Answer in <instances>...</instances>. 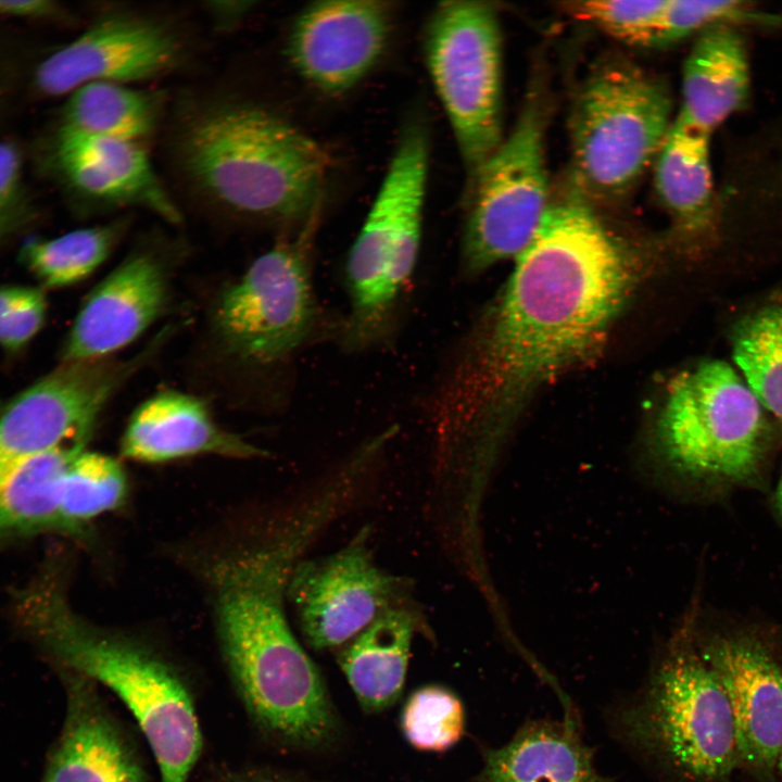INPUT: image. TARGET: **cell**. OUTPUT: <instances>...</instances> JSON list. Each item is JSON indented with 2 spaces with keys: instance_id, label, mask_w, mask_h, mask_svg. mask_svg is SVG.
Wrapping results in <instances>:
<instances>
[{
  "instance_id": "cell-1",
  "label": "cell",
  "mask_w": 782,
  "mask_h": 782,
  "mask_svg": "<svg viewBox=\"0 0 782 782\" xmlns=\"http://www.w3.org/2000/svg\"><path fill=\"white\" fill-rule=\"evenodd\" d=\"M632 278L625 251L585 203L548 206L434 392L437 454L478 462L530 392L597 351Z\"/></svg>"
},
{
  "instance_id": "cell-2",
  "label": "cell",
  "mask_w": 782,
  "mask_h": 782,
  "mask_svg": "<svg viewBox=\"0 0 782 782\" xmlns=\"http://www.w3.org/2000/svg\"><path fill=\"white\" fill-rule=\"evenodd\" d=\"M305 550L294 531L261 530L218 552L204 577L219 646L248 710L278 737L317 746L331 737L336 719L285 609L290 575Z\"/></svg>"
},
{
  "instance_id": "cell-3",
  "label": "cell",
  "mask_w": 782,
  "mask_h": 782,
  "mask_svg": "<svg viewBox=\"0 0 782 782\" xmlns=\"http://www.w3.org/2000/svg\"><path fill=\"white\" fill-rule=\"evenodd\" d=\"M178 153L185 172L210 199L247 216L290 219L319 209L329 156L272 111L224 102L182 125Z\"/></svg>"
},
{
  "instance_id": "cell-4",
  "label": "cell",
  "mask_w": 782,
  "mask_h": 782,
  "mask_svg": "<svg viewBox=\"0 0 782 782\" xmlns=\"http://www.w3.org/2000/svg\"><path fill=\"white\" fill-rule=\"evenodd\" d=\"M23 617L62 669L111 690L127 707L155 757L161 782H188L202 734L188 689L143 643L89 623L56 589L25 596Z\"/></svg>"
},
{
  "instance_id": "cell-5",
  "label": "cell",
  "mask_w": 782,
  "mask_h": 782,
  "mask_svg": "<svg viewBox=\"0 0 782 782\" xmlns=\"http://www.w3.org/2000/svg\"><path fill=\"white\" fill-rule=\"evenodd\" d=\"M618 741L660 782H720L739 762L727 694L711 668L676 652L611 712Z\"/></svg>"
},
{
  "instance_id": "cell-6",
  "label": "cell",
  "mask_w": 782,
  "mask_h": 782,
  "mask_svg": "<svg viewBox=\"0 0 782 782\" xmlns=\"http://www.w3.org/2000/svg\"><path fill=\"white\" fill-rule=\"evenodd\" d=\"M671 97L656 76L625 59L601 61L575 99L573 167L590 194L628 190L656 159L671 127Z\"/></svg>"
},
{
  "instance_id": "cell-7",
  "label": "cell",
  "mask_w": 782,
  "mask_h": 782,
  "mask_svg": "<svg viewBox=\"0 0 782 782\" xmlns=\"http://www.w3.org/2000/svg\"><path fill=\"white\" fill-rule=\"evenodd\" d=\"M428 140L419 124L404 129L387 175L346 263V338L365 344L381 332L414 270L421 237Z\"/></svg>"
},
{
  "instance_id": "cell-8",
  "label": "cell",
  "mask_w": 782,
  "mask_h": 782,
  "mask_svg": "<svg viewBox=\"0 0 782 782\" xmlns=\"http://www.w3.org/2000/svg\"><path fill=\"white\" fill-rule=\"evenodd\" d=\"M660 438L669 459L685 472L742 482L759 469L768 422L741 375L723 361L708 360L669 383Z\"/></svg>"
},
{
  "instance_id": "cell-9",
  "label": "cell",
  "mask_w": 782,
  "mask_h": 782,
  "mask_svg": "<svg viewBox=\"0 0 782 782\" xmlns=\"http://www.w3.org/2000/svg\"><path fill=\"white\" fill-rule=\"evenodd\" d=\"M424 48L470 181L503 141L502 38L495 10L481 1L441 3L427 23Z\"/></svg>"
},
{
  "instance_id": "cell-10",
  "label": "cell",
  "mask_w": 782,
  "mask_h": 782,
  "mask_svg": "<svg viewBox=\"0 0 782 782\" xmlns=\"http://www.w3.org/2000/svg\"><path fill=\"white\" fill-rule=\"evenodd\" d=\"M543 142L541 102L529 98L514 130L468 182L462 251L469 272L516 258L534 237L548 207Z\"/></svg>"
},
{
  "instance_id": "cell-11",
  "label": "cell",
  "mask_w": 782,
  "mask_h": 782,
  "mask_svg": "<svg viewBox=\"0 0 782 782\" xmlns=\"http://www.w3.org/2000/svg\"><path fill=\"white\" fill-rule=\"evenodd\" d=\"M317 212L295 239L277 242L219 294L211 324L227 355L266 365L289 355L307 336L314 304L306 247Z\"/></svg>"
},
{
  "instance_id": "cell-12",
  "label": "cell",
  "mask_w": 782,
  "mask_h": 782,
  "mask_svg": "<svg viewBox=\"0 0 782 782\" xmlns=\"http://www.w3.org/2000/svg\"><path fill=\"white\" fill-rule=\"evenodd\" d=\"M157 342L128 362H67L20 394L0 416V468L30 455L85 446L99 414Z\"/></svg>"
},
{
  "instance_id": "cell-13",
  "label": "cell",
  "mask_w": 782,
  "mask_h": 782,
  "mask_svg": "<svg viewBox=\"0 0 782 782\" xmlns=\"http://www.w3.org/2000/svg\"><path fill=\"white\" fill-rule=\"evenodd\" d=\"M399 591V579L376 565L365 528L330 555L301 559L290 575L287 597L306 643L328 649L350 642L400 605Z\"/></svg>"
},
{
  "instance_id": "cell-14",
  "label": "cell",
  "mask_w": 782,
  "mask_h": 782,
  "mask_svg": "<svg viewBox=\"0 0 782 782\" xmlns=\"http://www.w3.org/2000/svg\"><path fill=\"white\" fill-rule=\"evenodd\" d=\"M181 42L164 24L129 14L98 21L37 67L35 81L48 96L71 93L96 81L124 84L172 70Z\"/></svg>"
},
{
  "instance_id": "cell-15",
  "label": "cell",
  "mask_w": 782,
  "mask_h": 782,
  "mask_svg": "<svg viewBox=\"0 0 782 782\" xmlns=\"http://www.w3.org/2000/svg\"><path fill=\"white\" fill-rule=\"evenodd\" d=\"M389 3L371 0L316 2L297 17L287 43L295 71L327 92L358 83L382 55L391 31Z\"/></svg>"
},
{
  "instance_id": "cell-16",
  "label": "cell",
  "mask_w": 782,
  "mask_h": 782,
  "mask_svg": "<svg viewBox=\"0 0 782 782\" xmlns=\"http://www.w3.org/2000/svg\"><path fill=\"white\" fill-rule=\"evenodd\" d=\"M165 261L155 252L130 254L90 292L64 346V360L105 358L135 341L166 310Z\"/></svg>"
},
{
  "instance_id": "cell-17",
  "label": "cell",
  "mask_w": 782,
  "mask_h": 782,
  "mask_svg": "<svg viewBox=\"0 0 782 782\" xmlns=\"http://www.w3.org/2000/svg\"><path fill=\"white\" fill-rule=\"evenodd\" d=\"M704 661L730 703L739 760L770 771L782 753V667L759 643L739 638L710 644Z\"/></svg>"
},
{
  "instance_id": "cell-18",
  "label": "cell",
  "mask_w": 782,
  "mask_h": 782,
  "mask_svg": "<svg viewBox=\"0 0 782 782\" xmlns=\"http://www.w3.org/2000/svg\"><path fill=\"white\" fill-rule=\"evenodd\" d=\"M53 152L59 172L80 195L108 205H139L179 222L140 141L59 129Z\"/></svg>"
},
{
  "instance_id": "cell-19",
  "label": "cell",
  "mask_w": 782,
  "mask_h": 782,
  "mask_svg": "<svg viewBox=\"0 0 782 782\" xmlns=\"http://www.w3.org/2000/svg\"><path fill=\"white\" fill-rule=\"evenodd\" d=\"M64 671L65 719L41 782H144L146 773L94 682Z\"/></svg>"
},
{
  "instance_id": "cell-20",
  "label": "cell",
  "mask_w": 782,
  "mask_h": 782,
  "mask_svg": "<svg viewBox=\"0 0 782 782\" xmlns=\"http://www.w3.org/2000/svg\"><path fill=\"white\" fill-rule=\"evenodd\" d=\"M121 454L131 461L161 463L201 454L243 459L266 452L219 427L199 398L167 390L134 411Z\"/></svg>"
},
{
  "instance_id": "cell-21",
  "label": "cell",
  "mask_w": 782,
  "mask_h": 782,
  "mask_svg": "<svg viewBox=\"0 0 782 782\" xmlns=\"http://www.w3.org/2000/svg\"><path fill=\"white\" fill-rule=\"evenodd\" d=\"M476 782H610L598 773L576 718L527 722L490 749Z\"/></svg>"
},
{
  "instance_id": "cell-22",
  "label": "cell",
  "mask_w": 782,
  "mask_h": 782,
  "mask_svg": "<svg viewBox=\"0 0 782 782\" xmlns=\"http://www.w3.org/2000/svg\"><path fill=\"white\" fill-rule=\"evenodd\" d=\"M749 88L743 39L729 24L714 25L701 33L686 58L679 115L711 133L745 108Z\"/></svg>"
},
{
  "instance_id": "cell-23",
  "label": "cell",
  "mask_w": 782,
  "mask_h": 782,
  "mask_svg": "<svg viewBox=\"0 0 782 782\" xmlns=\"http://www.w3.org/2000/svg\"><path fill=\"white\" fill-rule=\"evenodd\" d=\"M417 625L412 609L390 607L339 654V666L367 711L389 707L401 694Z\"/></svg>"
},
{
  "instance_id": "cell-24",
  "label": "cell",
  "mask_w": 782,
  "mask_h": 782,
  "mask_svg": "<svg viewBox=\"0 0 782 782\" xmlns=\"http://www.w3.org/2000/svg\"><path fill=\"white\" fill-rule=\"evenodd\" d=\"M710 133L680 115L656 156L655 186L663 205L678 226L702 232L712 219Z\"/></svg>"
},
{
  "instance_id": "cell-25",
  "label": "cell",
  "mask_w": 782,
  "mask_h": 782,
  "mask_svg": "<svg viewBox=\"0 0 782 782\" xmlns=\"http://www.w3.org/2000/svg\"><path fill=\"white\" fill-rule=\"evenodd\" d=\"M84 450L55 449L0 468V539L62 530V479L72 459Z\"/></svg>"
},
{
  "instance_id": "cell-26",
  "label": "cell",
  "mask_w": 782,
  "mask_h": 782,
  "mask_svg": "<svg viewBox=\"0 0 782 782\" xmlns=\"http://www.w3.org/2000/svg\"><path fill=\"white\" fill-rule=\"evenodd\" d=\"M157 106L154 96L127 85L89 83L71 92L60 129L140 141L153 130Z\"/></svg>"
},
{
  "instance_id": "cell-27",
  "label": "cell",
  "mask_w": 782,
  "mask_h": 782,
  "mask_svg": "<svg viewBox=\"0 0 782 782\" xmlns=\"http://www.w3.org/2000/svg\"><path fill=\"white\" fill-rule=\"evenodd\" d=\"M731 338L741 377L764 409L782 425V303L744 316Z\"/></svg>"
},
{
  "instance_id": "cell-28",
  "label": "cell",
  "mask_w": 782,
  "mask_h": 782,
  "mask_svg": "<svg viewBox=\"0 0 782 782\" xmlns=\"http://www.w3.org/2000/svg\"><path fill=\"white\" fill-rule=\"evenodd\" d=\"M124 229L123 222H113L50 240H33L23 247L22 260L46 286H68L89 276L108 258Z\"/></svg>"
},
{
  "instance_id": "cell-29",
  "label": "cell",
  "mask_w": 782,
  "mask_h": 782,
  "mask_svg": "<svg viewBox=\"0 0 782 782\" xmlns=\"http://www.w3.org/2000/svg\"><path fill=\"white\" fill-rule=\"evenodd\" d=\"M127 493L121 463L98 452L81 451L67 466L60 495L61 529L78 530L91 519L116 509Z\"/></svg>"
},
{
  "instance_id": "cell-30",
  "label": "cell",
  "mask_w": 782,
  "mask_h": 782,
  "mask_svg": "<svg viewBox=\"0 0 782 782\" xmlns=\"http://www.w3.org/2000/svg\"><path fill=\"white\" fill-rule=\"evenodd\" d=\"M464 722L461 701L437 685L413 693L402 716V729L408 742L418 749L432 752L452 747L463 734Z\"/></svg>"
},
{
  "instance_id": "cell-31",
  "label": "cell",
  "mask_w": 782,
  "mask_h": 782,
  "mask_svg": "<svg viewBox=\"0 0 782 782\" xmlns=\"http://www.w3.org/2000/svg\"><path fill=\"white\" fill-rule=\"evenodd\" d=\"M667 0L577 1L567 4L576 17L632 45H658Z\"/></svg>"
},
{
  "instance_id": "cell-32",
  "label": "cell",
  "mask_w": 782,
  "mask_h": 782,
  "mask_svg": "<svg viewBox=\"0 0 782 782\" xmlns=\"http://www.w3.org/2000/svg\"><path fill=\"white\" fill-rule=\"evenodd\" d=\"M780 17L759 13L739 1L667 0L658 46L677 42L718 24L756 22L774 24Z\"/></svg>"
},
{
  "instance_id": "cell-33",
  "label": "cell",
  "mask_w": 782,
  "mask_h": 782,
  "mask_svg": "<svg viewBox=\"0 0 782 782\" xmlns=\"http://www.w3.org/2000/svg\"><path fill=\"white\" fill-rule=\"evenodd\" d=\"M47 302L41 290L28 287L0 288V344L18 349L41 328Z\"/></svg>"
},
{
  "instance_id": "cell-34",
  "label": "cell",
  "mask_w": 782,
  "mask_h": 782,
  "mask_svg": "<svg viewBox=\"0 0 782 782\" xmlns=\"http://www.w3.org/2000/svg\"><path fill=\"white\" fill-rule=\"evenodd\" d=\"M25 200L20 152L13 144L0 141V232L18 218Z\"/></svg>"
},
{
  "instance_id": "cell-35",
  "label": "cell",
  "mask_w": 782,
  "mask_h": 782,
  "mask_svg": "<svg viewBox=\"0 0 782 782\" xmlns=\"http://www.w3.org/2000/svg\"><path fill=\"white\" fill-rule=\"evenodd\" d=\"M60 13L56 3L48 0H0V15L17 17H53Z\"/></svg>"
},
{
  "instance_id": "cell-36",
  "label": "cell",
  "mask_w": 782,
  "mask_h": 782,
  "mask_svg": "<svg viewBox=\"0 0 782 782\" xmlns=\"http://www.w3.org/2000/svg\"><path fill=\"white\" fill-rule=\"evenodd\" d=\"M774 503L778 513L782 517V470L777 483L775 492H774Z\"/></svg>"
},
{
  "instance_id": "cell-37",
  "label": "cell",
  "mask_w": 782,
  "mask_h": 782,
  "mask_svg": "<svg viewBox=\"0 0 782 782\" xmlns=\"http://www.w3.org/2000/svg\"><path fill=\"white\" fill-rule=\"evenodd\" d=\"M778 766H779V768H780V772H781V775H782V753H781V755H780V758H779V761H778Z\"/></svg>"
}]
</instances>
